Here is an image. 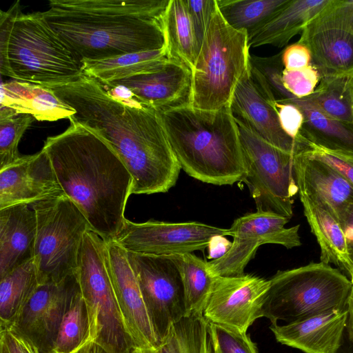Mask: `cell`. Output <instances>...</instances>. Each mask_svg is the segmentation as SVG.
Segmentation results:
<instances>
[{
	"label": "cell",
	"mask_w": 353,
	"mask_h": 353,
	"mask_svg": "<svg viewBox=\"0 0 353 353\" xmlns=\"http://www.w3.org/2000/svg\"><path fill=\"white\" fill-rule=\"evenodd\" d=\"M48 88L74 110L70 122L90 129L115 152L132 176V194L166 192L174 186L181 168L157 110L134 97L117 99L84 74Z\"/></svg>",
	"instance_id": "obj_1"
},
{
	"label": "cell",
	"mask_w": 353,
	"mask_h": 353,
	"mask_svg": "<svg viewBox=\"0 0 353 353\" xmlns=\"http://www.w3.org/2000/svg\"><path fill=\"white\" fill-rule=\"evenodd\" d=\"M48 154L64 194L104 240H114L125 225L132 179L112 148L89 128L74 122L49 137Z\"/></svg>",
	"instance_id": "obj_2"
},
{
	"label": "cell",
	"mask_w": 353,
	"mask_h": 353,
	"mask_svg": "<svg viewBox=\"0 0 353 353\" xmlns=\"http://www.w3.org/2000/svg\"><path fill=\"white\" fill-rule=\"evenodd\" d=\"M170 0H50L43 14L81 60L161 49Z\"/></svg>",
	"instance_id": "obj_3"
},
{
	"label": "cell",
	"mask_w": 353,
	"mask_h": 353,
	"mask_svg": "<svg viewBox=\"0 0 353 353\" xmlns=\"http://www.w3.org/2000/svg\"><path fill=\"white\" fill-rule=\"evenodd\" d=\"M159 113L172 151L189 176L216 185L242 181V148L230 106L210 111L188 105Z\"/></svg>",
	"instance_id": "obj_4"
},
{
	"label": "cell",
	"mask_w": 353,
	"mask_h": 353,
	"mask_svg": "<svg viewBox=\"0 0 353 353\" xmlns=\"http://www.w3.org/2000/svg\"><path fill=\"white\" fill-rule=\"evenodd\" d=\"M270 285L262 309L272 325L286 324L332 310H345L352 283L339 269L323 262L279 270L269 279Z\"/></svg>",
	"instance_id": "obj_5"
},
{
	"label": "cell",
	"mask_w": 353,
	"mask_h": 353,
	"mask_svg": "<svg viewBox=\"0 0 353 353\" xmlns=\"http://www.w3.org/2000/svg\"><path fill=\"white\" fill-rule=\"evenodd\" d=\"M250 48L248 33L229 26L217 8L191 70L190 105L210 111L230 106L250 68Z\"/></svg>",
	"instance_id": "obj_6"
},
{
	"label": "cell",
	"mask_w": 353,
	"mask_h": 353,
	"mask_svg": "<svg viewBox=\"0 0 353 353\" xmlns=\"http://www.w3.org/2000/svg\"><path fill=\"white\" fill-rule=\"evenodd\" d=\"M8 61L14 79L44 87L72 83L83 74L82 61L46 21L43 12L18 14Z\"/></svg>",
	"instance_id": "obj_7"
},
{
	"label": "cell",
	"mask_w": 353,
	"mask_h": 353,
	"mask_svg": "<svg viewBox=\"0 0 353 353\" xmlns=\"http://www.w3.org/2000/svg\"><path fill=\"white\" fill-rule=\"evenodd\" d=\"M105 240L89 229L79 254L77 276L90 319V338L108 353L137 347L115 299L105 260Z\"/></svg>",
	"instance_id": "obj_8"
},
{
	"label": "cell",
	"mask_w": 353,
	"mask_h": 353,
	"mask_svg": "<svg viewBox=\"0 0 353 353\" xmlns=\"http://www.w3.org/2000/svg\"><path fill=\"white\" fill-rule=\"evenodd\" d=\"M37 215L34 248L39 284L59 283L75 274L85 233L84 215L65 195L30 205Z\"/></svg>",
	"instance_id": "obj_9"
},
{
	"label": "cell",
	"mask_w": 353,
	"mask_h": 353,
	"mask_svg": "<svg viewBox=\"0 0 353 353\" xmlns=\"http://www.w3.org/2000/svg\"><path fill=\"white\" fill-rule=\"evenodd\" d=\"M236 119V118H235ZM242 148L245 174L256 211L276 213L291 219L293 196L298 192L294 154L262 139L236 119Z\"/></svg>",
	"instance_id": "obj_10"
},
{
	"label": "cell",
	"mask_w": 353,
	"mask_h": 353,
	"mask_svg": "<svg viewBox=\"0 0 353 353\" xmlns=\"http://www.w3.org/2000/svg\"><path fill=\"white\" fill-rule=\"evenodd\" d=\"M151 322L160 343L171 326L186 316L184 288L172 255L127 252Z\"/></svg>",
	"instance_id": "obj_11"
},
{
	"label": "cell",
	"mask_w": 353,
	"mask_h": 353,
	"mask_svg": "<svg viewBox=\"0 0 353 353\" xmlns=\"http://www.w3.org/2000/svg\"><path fill=\"white\" fill-rule=\"evenodd\" d=\"M290 219L272 212L256 211L236 219L228 229L233 238L232 245L221 257L208 262L213 276H239L245 274L248 263L258 248L266 243L278 244L287 249L301 245L299 225H285Z\"/></svg>",
	"instance_id": "obj_12"
},
{
	"label": "cell",
	"mask_w": 353,
	"mask_h": 353,
	"mask_svg": "<svg viewBox=\"0 0 353 353\" xmlns=\"http://www.w3.org/2000/svg\"><path fill=\"white\" fill-rule=\"evenodd\" d=\"M79 290L77 272L59 283L39 284L7 330L37 353H53L63 318Z\"/></svg>",
	"instance_id": "obj_13"
},
{
	"label": "cell",
	"mask_w": 353,
	"mask_h": 353,
	"mask_svg": "<svg viewBox=\"0 0 353 353\" xmlns=\"http://www.w3.org/2000/svg\"><path fill=\"white\" fill-rule=\"evenodd\" d=\"M216 236H229L228 229L197 221L134 223L126 219L114 241L127 252L169 256L204 250Z\"/></svg>",
	"instance_id": "obj_14"
},
{
	"label": "cell",
	"mask_w": 353,
	"mask_h": 353,
	"mask_svg": "<svg viewBox=\"0 0 353 353\" xmlns=\"http://www.w3.org/2000/svg\"><path fill=\"white\" fill-rule=\"evenodd\" d=\"M270 280L247 274L216 276L203 316L209 322L246 332L263 316Z\"/></svg>",
	"instance_id": "obj_15"
},
{
	"label": "cell",
	"mask_w": 353,
	"mask_h": 353,
	"mask_svg": "<svg viewBox=\"0 0 353 353\" xmlns=\"http://www.w3.org/2000/svg\"><path fill=\"white\" fill-rule=\"evenodd\" d=\"M105 260L123 322L137 347L158 349L161 343L129 263L127 251L114 240L105 241Z\"/></svg>",
	"instance_id": "obj_16"
},
{
	"label": "cell",
	"mask_w": 353,
	"mask_h": 353,
	"mask_svg": "<svg viewBox=\"0 0 353 353\" xmlns=\"http://www.w3.org/2000/svg\"><path fill=\"white\" fill-rule=\"evenodd\" d=\"M64 192L46 152L21 156L0 170V210L61 196Z\"/></svg>",
	"instance_id": "obj_17"
},
{
	"label": "cell",
	"mask_w": 353,
	"mask_h": 353,
	"mask_svg": "<svg viewBox=\"0 0 353 353\" xmlns=\"http://www.w3.org/2000/svg\"><path fill=\"white\" fill-rule=\"evenodd\" d=\"M230 106L236 119L271 145L294 155L311 149L306 140L294 139L283 130L275 108L259 90L250 68L238 83Z\"/></svg>",
	"instance_id": "obj_18"
},
{
	"label": "cell",
	"mask_w": 353,
	"mask_h": 353,
	"mask_svg": "<svg viewBox=\"0 0 353 353\" xmlns=\"http://www.w3.org/2000/svg\"><path fill=\"white\" fill-rule=\"evenodd\" d=\"M108 83L125 86L142 105L162 112L190 105L192 72L184 63L170 59L155 71Z\"/></svg>",
	"instance_id": "obj_19"
},
{
	"label": "cell",
	"mask_w": 353,
	"mask_h": 353,
	"mask_svg": "<svg viewBox=\"0 0 353 353\" xmlns=\"http://www.w3.org/2000/svg\"><path fill=\"white\" fill-rule=\"evenodd\" d=\"M298 41L310 51L311 64L321 77L353 74V34L323 10L306 26Z\"/></svg>",
	"instance_id": "obj_20"
},
{
	"label": "cell",
	"mask_w": 353,
	"mask_h": 353,
	"mask_svg": "<svg viewBox=\"0 0 353 353\" xmlns=\"http://www.w3.org/2000/svg\"><path fill=\"white\" fill-rule=\"evenodd\" d=\"M294 167L299 196L321 202L339 221L353 203V185L332 166L305 154L294 156Z\"/></svg>",
	"instance_id": "obj_21"
},
{
	"label": "cell",
	"mask_w": 353,
	"mask_h": 353,
	"mask_svg": "<svg viewBox=\"0 0 353 353\" xmlns=\"http://www.w3.org/2000/svg\"><path fill=\"white\" fill-rule=\"evenodd\" d=\"M348 308L332 310L285 325H271L276 341L305 353H336L346 327Z\"/></svg>",
	"instance_id": "obj_22"
},
{
	"label": "cell",
	"mask_w": 353,
	"mask_h": 353,
	"mask_svg": "<svg viewBox=\"0 0 353 353\" xmlns=\"http://www.w3.org/2000/svg\"><path fill=\"white\" fill-rule=\"evenodd\" d=\"M37 221L30 205L0 210V279L33 259Z\"/></svg>",
	"instance_id": "obj_23"
},
{
	"label": "cell",
	"mask_w": 353,
	"mask_h": 353,
	"mask_svg": "<svg viewBox=\"0 0 353 353\" xmlns=\"http://www.w3.org/2000/svg\"><path fill=\"white\" fill-rule=\"evenodd\" d=\"M276 102L296 105L304 118L301 135L310 144L332 151L353 153V123L334 119L312 105L306 97L298 98L283 84L274 91Z\"/></svg>",
	"instance_id": "obj_24"
},
{
	"label": "cell",
	"mask_w": 353,
	"mask_h": 353,
	"mask_svg": "<svg viewBox=\"0 0 353 353\" xmlns=\"http://www.w3.org/2000/svg\"><path fill=\"white\" fill-rule=\"evenodd\" d=\"M1 106L31 114L38 121L69 119L75 113L50 88L19 80L1 82Z\"/></svg>",
	"instance_id": "obj_25"
},
{
	"label": "cell",
	"mask_w": 353,
	"mask_h": 353,
	"mask_svg": "<svg viewBox=\"0 0 353 353\" xmlns=\"http://www.w3.org/2000/svg\"><path fill=\"white\" fill-rule=\"evenodd\" d=\"M330 0H290L248 38L250 47L285 46L314 19Z\"/></svg>",
	"instance_id": "obj_26"
},
{
	"label": "cell",
	"mask_w": 353,
	"mask_h": 353,
	"mask_svg": "<svg viewBox=\"0 0 353 353\" xmlns=\"http://www.w3.org/2000/svg\"><path fill=\"white\" fill-rule=\"evenodd\" d=\"M299 197L304 215L320 247V261L335 265L350 279L353 264L340 223L321 202L303 196Z\"/></svg>",
	"instance_id": "obj_27"
},
{
	"label": "cell",
	"mask_w": 353,
	"mask_h": 353,
	"mask_svg": "<svg viewBox=\"0 0 353 353\" xmlns=\"http://www.w3.org/2000/svg\"><path fill=\"white\" fill-rule=\"evenodd\" d=\"M170 57L165 46L159 50L134 52L101 60H82L84 75L108 83L155 71Z\"/></svg>",
	"instance_id": "obj_28"
},
{
	"label": "cell",
	"mask_w": 353,
	"mask_h": 353,
	"mask_svg": "<svg viewBox=\"0 0 353 353\" xmlns=\"http://www.w3.org/2000/svg\"><path fill=\"white\" fill-rule=\"evenodd\" d=\"M163 30L170 59L180 61L192 70L199 46L184 0H170Z\"/></svg>",
	"instance_id": "obj_29"
},
{
	"label": "cell",
	"mask_w": 353,
	"mask_h": 353,
	"mask_svg": "<svg viewBox=\"0 0 353 353\" xmlns=\"http://www.w3.org/2000/svg\"><path fill=\"white\" fill-rule=\"evenodd\" d=\"M306 98L330 117L353 123V74L322 77L314 92Z\"/></svg>",
	"instance_id": "obj_30"
},
{
	"label": "cell",
	"mask_w": 353,
	"mask_h": 353,
	"mask_svg": "<svg viewBox=\"0 0 353 353\" xmlns=\"http://www.w3.org/2000/svg\"><path fill=\"white\" fill-rule=\"evenodd\" d=\"M39 285L34 259L1 279V330L10 326Z\"/></svg>",
	"instance_id": "obj_31"
},
{
	"label": "cell",
	"mask_w": 353,
	"mask_h": 353,
	"mask_svg": "<svg viewBox=\"0 0 353 353\" xmlns=\"http://www.w3.org/2000/svg\"><path fill=\"white\" fill-rule=\"evenodd\" d=\"M289 1L216 0V3L226 23L235 30L245 31L249 38Z\"/></svg>",
	"instance_id": "obj_32"
},
{
	"label": "cell",
	"mask_w": 353,
	"mask_h": 353,
	"mask_svg": "<svg viewBox=\"0 0 353 353\" xmlns=\"http://www.w3.org/2000/svg\"><path fill=\"white\" fill-rule=\"evenodd\" d=\"M172 256L182 277L186 316L203 314L214 279L208 270V262L192 253Z\"/></svg>",
	"instance_id": "obj_33"
},
{
	"label": "cell",
	"mask_w": 353,
	"mask_h": 353,
	"mask_svg": "<svg viewBox=\"0 0 353 353\" xmlns=\"http://www.w3.org/2000/svg\"><path fill=\"white\" fill-rule=\"evenodd\" d=\"M207 325L203 314L182 318L171 326L158 352L208 353Z\"/></svg>",
	"instance_id": "obj_34"
},
{
	"label": "cell",
	"mask_w": 353,
	"mask_h": 353,
	"mask_svg": "<svg viewBox=\"0 0 353 353\" xmlns=\"http://www.w3.org/2000/svg\"><path fill=\"white\" fill-rule=\"evenodd\" d=\"M89 336V313L79 290L63 318L53 353H71Z\"/></svg>",
	"instance_id": "obj_35"
},
{
	"label": "cell",
	"mask_w": 353,
	"mask_h": 353,
	"mask_svg": "<svg viewBox=\"0 0 353 353\" xmlns=\"http://www.w3.org/2000/svg\"><path fill=\"white\" fill-rule=\"evenodd\" d=\"M34 119L31 114H18L12 108L0 107V170L21 157L18 145Z\"/></svg>",
	"instance_id": "obj_36"
},
{
	"label": "cell",
	"mask_w": 353,
	"mask_h": 353,
	"mask_svg": "<svg viewBox=\"0 0 353 353\" xmlns=\"http://www.w3.org/2000/svg\"><path fill=\"white\" fill-rule=\"evenodd\" d=\"M207 322L208 353H258L246 332Z\"/></svg>",
	"instance_id": "obj_37"
},
{
	"label": "cell",
	"mask_w": 353,
	"mask_h": 353,
	"mask_svg": "<svg viewBox=\"0 0 353 353\" xmlns=\"http://www.w3.org/2000/svg\"><path fill=\"white\" fill-rule=\"evenodd\" d=\"M321 77L312 64L299 70L284 69L281 73L283 85L288 92L298 98L311 95L319 83Z\"/></svg>",
	"instance_id": "obj_38"
},
{
	"label": "cell",
	"mask_w": 353,
	"mask_h": 353,
	"mask_svg": "<svg viewBox=\"0 0 353 353\" xmlns=\"http://www.w3.org/2000/svg\"><path fill=\"white\" fill-rule=\"evenodd\" d=\"M199 46L218 8L216 0H184Z\"/></svg>",
	"instance_id": "obj_39"
},
{
	"label": "cell",
	"mask_w": 353,
	"mask_h": 353,
	"mask_svg": "<svg viewBox=\"0 0 353 353\" xmlns=\"http://www.w3.org/2000/svg\"><path fill=\"white\" fill-rule=\"evenodd\" d=\"M21 12L19 1L15 2L7 11L0 12V72L1 75L14 79L8 61V47L14 19Z\"/></svg>",
	"instance_id": "obj_40"
},
{
	"label": "cell",
	"mask_w": 353,
	"mask_h": 353,
	"mask_svg": "<svg viewBox=\"0 0 353 353\" xmlns=\"http://www.w3.org/2000/svg\"><path fill=\"white\" fill-rule=\"evenodd\" d=\"M304 154L332 166L353 185V153L328 150L311 144V149Z\"/></svg>",
	"instance_id": "obj_41"
},
{
	"label": "cell",
	"mask_w": 353,
	"mask_h": 353,
	"mask_svg": "<svg viewBox=\"0 0 353 353\" xmlns=\"http://www.w3.org/2000/svg\"><path fill=\"white\" fill-rule=\"evenodd\" d=\"M274 108L283 130L294 139H305L301 135L304 123L301 110L294 104L285 102H275Z\"/></svg>",
	"instance_id": "obj_42"
},
{
	"label": "cell",
	"mask_w": 353,
	"mask_h": 353,
	"mask_svg": "<svg viewBox=\"0 0 353 353\" xmlns=\"http://www.w3.org/2000/svg\"><path fill=\"white\" fill-rule=\"evenodd\" d=\"M281 59L284 69L299 70L311 64L312 56L307 47L297 41L282 51Z\"/></svg>",
	"instance_id": "obj_43"
},
{
	"label": "cell",
	"mask_w": 353,
	"mask_h": 353,
	"mask_svg": "<svg viewBox=\"0 0 353 353\" xmlns=\"http://www.w3.org/2000/svg\"><path fill=\"white\" fill-rule=\"evenodd\" d=\"M323 12L353 34V0H330Z\"/></svg>",
	"instance_id": "obj_44"
},
{
	"label": "cell",
	"mask_w": 353,
	"mask_h": 353,
	"mask_svg": "<svg viewBox=\"0 0 353 353\" xmlns=\"http://www.w3.org/2000/svg\"><path fill=\"white\" fill-rule=\"evenodd\" d=\"M0 353H37L24 340L9 330H1Z\"/></svg>",
	"instance_id": "obj_45"
},
{
	"label": "cell",
	"mask_w": 353,
	"mask_h": 353,
	"mask_svg": "<svg viewBox=\"0 0 353 353\" xmlns=\"http://www.w3.org/2000/svg\"><path fill=\"white\" fill-rule=\"evenodd\" d=\"M339 222L345 237L350 259L353 264V203L346 206Z\"/></svg>",
	"instance_id": "obj_46"
},
{
	"label": "cell",
	"mask_w": 353,
	"mask_h": 353,
	"mask_svg": "<svg viewBox=\"0 0 353 353\" xmlns=\"http://www.w3.org/2000/svg\"><path fill=\"white\" fill-rule=\"evenodd\" d=\"M336 353H353V292L348 306V316L341 345Z\"/></svg>",
	"instance_id": "obj_47"
},
{
	"label": "cell",
	"mask_w": 353,
	"mask_h": 353,
	"mask_svg": "<svg viewBox=\"0 0 353 353\" xmlns=\"http://www.w3.org/2000/svg\"><path fill=\"white\" fill-rule=\"evenodd\" d=\"M232 245L230 242L223 236H216L213 237L208 245V259H216L224 255Z\"/></svg>",
	"instance_id": "obj_48"
},
{
	"label": "cell",
	"mask_w": 353,
	"mask_h": 353,
	"mask_svg": "<svg viewBox=\"0 0 353 353\" xmlns=\"http://www.w3.org/2000/svg\"><path fill=\"white\" fill-rule=\"evenodd\" d=\"M71 353H108L90 336L79 347Z\"/></svg>",
	"instance_id": "obj_49"
},
{
	"label": "cell",
	"mask_w": 353,
	"mask_h": 353,
	"mask_svg": "<svg viewBox=\"0 0 353 353\" xmlns=\"http://www.w3.org/2000/svg\"><path fill=\"white\" fill-rule=\"evenodd\" d=\"M128 353H159L157 349L143 348L135 347Z\"/></svg>",
	"instance_id": "obj_50"
},
{
	"label": "cell",
	"mask_w": 353,
	"mask_h": 353,
	"mask_svg": "<svg viewBox=\"0 0 353 353\" xmlns=\"http://www.w3.org/2000/svg\"><path fill=\"white\" fill-rule=\"evenodd\" d=\"M350 281H351V282L352 283V292H353V272H352V276L350 277Z\"/></svg>",
	"instance_id": "obj_51"
}]
</instances>
